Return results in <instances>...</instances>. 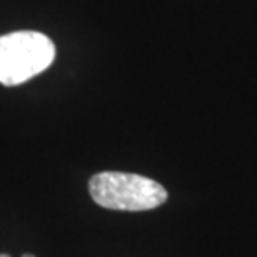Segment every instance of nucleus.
<instances>
[{"instance_id":"f257e3e1","label":"nucleus","mask_w":257,"mask_h":257,"mask_svg":"<svg viewBox=\"0 0 257 257\" xmlns=\"http://www.w3.org/2000/svg\"><path fill=\"white\" fill-rule=\"evenodd\" d=\"M55 59V45L37 30H17L0 37V84L20 85L47 70Z\"/></svg>"},{"instance_id":"f03ea898","label":"nucleus","mask_w":257,"mask_h":257,"mask_svg":"<svg viewBox=\"0 0 257 257\" xmlns=\"http://www.w3.org/2000/svg\"><path fill=\"white\" fill-rule=\"evenodd\" d=\"M94 202L112 210H151L167 200V191L149 177L127 172H100L90 177Z\"/></svg>"},{"instance_id":"7ed1b4c3","label":"nucleus","mask_w":257,"mask_h":257,"mask_svg":"<svg viewBox=\"0 0 257 257\" xmlns=\"http://www.w3.org/2000/svg\"><path fill=\"white\" fill-rule=\"evenodd\" d=\"M22 257H35V255L34 254H24Z\"/></svg>"},{"instance_id":"20e7f679","label":"nucleus","mask_w":257,"mask_h":257,"mask_svg":"<svg viewBox=\"0 0 257 257\" xmlns=\"http://www.w3.org/2000/svg\"><path fill=\"white\" fill-rule=\"evenodd\" d=\"M0 257H10L9 254H0Z\"/></svg>"}]
</instances>
